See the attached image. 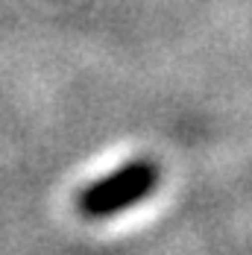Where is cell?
Returning <instances> with one entry per match:
<instances>
[{
	"label": "cell",
	"instance_id": "obj_1",
	"mask_svg": "<svg viewBox=\"0 0 252 255\" xmlns=\"http://www.w3.org/2000/svg\"><path fill=\"white\" fill-rule=\"evenodd\" d=\"M161 182V167L152 158H129L112 173L85 185L74 200L82 220H109L141 205Z\"/></svg>",
	"mask_w": 252,
	"mask_h": 255
}]
</instances>
